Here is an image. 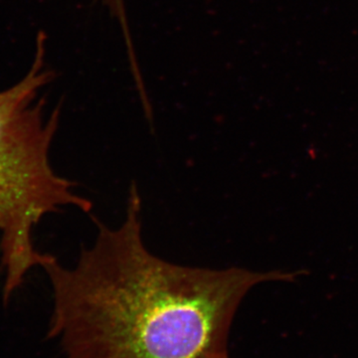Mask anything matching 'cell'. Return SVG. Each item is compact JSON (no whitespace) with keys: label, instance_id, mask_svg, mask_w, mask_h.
<instances>
[{"label":"cell","instance_id":"obj_1","mask_svg":"<svg viewBox=\"0 0 358 358\" xmlns=\"http://www.w3.org/2000/svg\"><path fill=\"white\" fill-rule=\"evenodd\" d=\"M98 234L73 268L53 256L51 336L65 358H228L231 324L246 294L268 282H294L308 270L256 272L186 267L148 251L138 186L126 217Z\"/></svg>","mask_w":358,"mask_h":358},{"label":"cell","instance_id":"obj_2","mask_svg":"<svg viewBox=\"0 0 358 358\" xmlns=\"http://www.w3.org/2000/svg\"><path fill=\"white\" fill-rule=\"evenodd\" d=\"M43 33L37 38L31 69L11 88L0 92V262L3 296L22 286L32 268L52 259L33 243L40 221L66 206L92 210L90 200L74 192L75 183L54 171L50 148L59 124V109L49 117L40 89L52 79L44 66Z\"/></svg>","mask_w":358,"mask_h":358}]
</instances>
